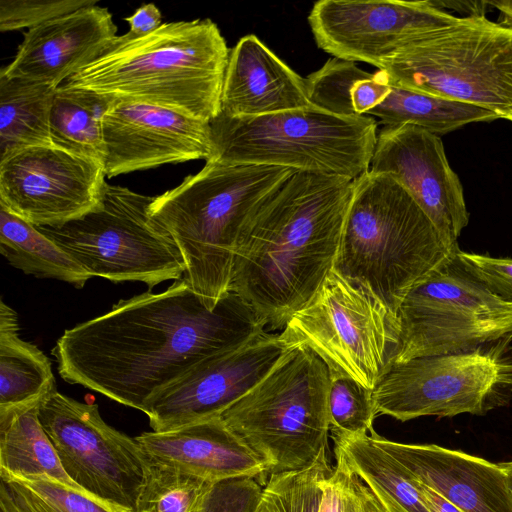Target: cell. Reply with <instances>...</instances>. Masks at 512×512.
Returning a JSON list of instances; mask_svg holds the SVG:
<instances>
[{
    "label": "cell",
    "mask_w": 512,
    "mask_h": 512,
    "mask_svg": "<svg viewBox=\"0 0 512 512\" xmlns=\"http://www.w3.org/2000/svg\"><path fill=\"white\" fill-rule=\"evenodd\" d=\"M39 418L74 483L122 511L135 510L150 465L135 437L107 424L97 404L57 390L40 403Z\"/></svg>",
    "instance_id": "obj_13"
},
{
    "label": "cell",
    "mask_w": 512,
    "mask_h": 512,
    "mask_svg": "<svg viewBox=\"0 0 512 512\" xmlns=\"http://www.w3.org/2000/svg\"><path fill=\"white\" fill-rule=\"evenodd\" d=\"M457 18L438 1L320 0L308 22L317 46L326 53L379 68L412 35Z\"/></svg>",
    "instance_id": "obj_16"
},
{
    "label": "cell",
    "mask_w": 512,
    "mask_h": 512,
    "mask_svg": "<svg viewBox=\"0 0 512 512\" xmlns=\"http://www.w3.org/2000/svg\"><path fill=\"white\" fill-rule=\"evenodd\" d=\"M488 4L499 10V23L512 28V1H488Z\"/></svg>",
    "instance_id": "obj_41"
},
{
    "label": "cell",
    "mask_w": 512,
    "mask_h": 512,
    "mask_svg": "<svg viewBox=\"0 0 512 512\" xmlns=\"http://www.w3.org/2000/svg\"><path fill=\"white\" fill-rule=\"evenodd\" d=\"M56 89L0 75V160L26 147L52 144L50 114Z\"/></svg>",
    "instance_id": "obj_26"
},
{
    "label": "cell",
    "mask_w": 512,
    "mask_h": 512,
    "mask_svg": "<svg viewBox=\"0 0 512 512\" xmlns=\"http://www.w3.org/2000/svg\"><path fill=\"white\" fill-rule=\"evenodd\" d=\"M114 101L115 98L106 95L60 85L50 114L52 144L104 165L103 119Z\"/></svg>",
    "instance_id": "obj_28"
},
{
    "label": "cell",
    "mask_w": 512,
    "mask_h": 512,
    "mask_svg": "<svg viewBox=\"0 0 512 512\" xmlns=\"http://www.w3.org/2000/svg\"><path fill=\"white\" fill-rule=\"evenodd\" d=\"M229 53L210 19L162 23L141 37L117 36L63 84L210 123L221 113Z\"/></svg>",
    "instance_id": "obj_3"
},
{
    "label": "cell",
    "mask_w": 512,
    "mask_h": 512,
    "mask_svg": "<svg viewBox=\"0 0 512 512\" xmlns=\"http://www.w3.org/2000/svg\"><path fill=\"white\" fill-rule=\"evenodd\" d=\"M458 249L402 301L397 312L399 345L391 364L469 352L512 335V304L465 268Z\"/></svg>",
    "instance_id": "obj_11"
},
{
    "label": "cell",
    "mask_w": 512,
    "mask_h": 512,
    "mask_svg": "<svg viewBox=\"0 0 512 512\" xmlns=\"http://www.w3.org/2000/svg\"><path fill=\"white\" fill-rule=\"evenodd\" d=\"M330 372L309 347L289 346L221 418L271 474L302 469L327 449Z\"/></svg>",
    "instance_id": "obj_7"
},
{
    "label": "cell",
    "mask_w": 512,
    "mask_h": 512,
    "mask_svg": "<svg viewBox=\"0 0 512 512\" xmlns=\"http://www.w3.org/2000/svg\"><path fill=\"white\" fill-rule=\"evenodd\" d=\"M40 403L0 410V478L42 475L81 489L64 471L41 424Z\"/></svg>",
    "instance_id": "obj_24"
},
{
    "label": "cell",
    "mask_w": 512,
    "mask_h": 512,
    "mask_svg": "<svg viewBox=\"0 0 512 512\" xmlns=\"http://www.w3.org/2000/svg\"><path fill=\"white\" fill-rule=\"evenodd\" d=\"M388 83V95L367 113L379 118L384 126L412 124L440 136L469 123L500 119L495 113L473 104Z\"/></svg>",
    "instance_id": "obj_29"
},
{
    "label": "cell",
    "mask_w": 512,
    "mask_h": 512,
    "mask_svg": "<svg viewBox=\"0 0 512 512\" xmlns=\"http://www.w3.org/2000/svg\"><path fill=\"white\" fill-rule=\"evenodd\" d=\"M504 471L508 487L512 493V461L498 463Z\"/></svg>",
    "instance_id": "obj_42"
},
{
    "label": "cell",
    "mask_w": 512,
    "mask_h": 512,
    "mask_svg": "<svg viewBox=\"0 0 512 512\" xmlns=\"http://www.w3.org/2000/svg\"><path fill=\"white\" fill-rule=\"evenodd\" d=\"M373 441L422 484L464 512H512V493L498 463L435 444H406L375 432Z\"/></svg>",
    "instance_id": "obj_20"
},
{
    "label": "cell",
    "mask_w": 512,
    "mask_h": 512,
    "mask_svg": "<svg viewBox=\"0 0 512 512\" xmlns=\"http://www.w3.org/2000/svg\"><path fill=\"white\" fill-rule=\"evenodd\" d=\"M288 347L280 334L265 330L201 362L146 402L143 412L152 431H172L221 416L270 372Z\"/></svg>",
    "instance_id": "obj_15"
},
{
    "label": "cell",
    "mask_w": 512,
    "mask_h": 512,
    "mask_svg": "<svg viewBox=\"0 0 512 512\" xmlns=\"http://www.w3.org/2000/svg\"><path fill=\"white\" fill-rule=\"evenodd\" d=\"M376 415H484L512 399V335L463 353L391 364L372 390Z\"/></svg>",
    "instance_id": "obj_10"
},
{
    "label": "cell",
    "mask_w": 512,
    "mask_h": 512,
    "mask_svg": "<svg viewBox=\"0 0 512 512\" xmlns=\"http://www.w3.org/2000/svg\"><path fill=\"white\" fill-rule=\"evenodd\" d=\"M213 152L207 160L256 164L356 180L370 169L377 122L339 116L314 105L258 117L220 113L210 122Z\"/></svg>",
    "instance_id": "obj_8"
},
{
    "label": "cell",
    "mask_w": 512,
    "mask_h": 512,
    "mask_svg": "<svg viewBox=\"0 0 512 512\" xmlns=\"http://www.w3.org/2000/svg\"><path fill=\"white\" fill-rule=\"evenodd\" d=\"M265 330L234 292L210 309L183 278L65 330L52 354L66 382L143 412L151 397L198 364Z\"/></svg>",
    "instance_id": "obj_1"
},
{
    "label": "cell",
    "mask_w": 512,
    "mask_h": 512,
    "mask_svg": "<svg viewBox=\"0 0 512 512\" xmlns=\"http://www.w3.org/2000/svg\"><path fill=\"white\" fill-rule=\"evenodd\" d=\"M104 165L54 144L17 150L0 160V205L34 226H58L96 208Z\"/></svg>",
    "instance_id": "obj_14"
},
{
    "label": "cell",
    "mask_w": 512,
    "mask_h": 512,
    "mask_svg": "<svg viewBox=\"0 0 512 512\" xmlns=\"http://www.w3.org/2000/svg\"><path fill=\"white\" fill-rule=\"evenodd\" d=\"M369 170L396 178L431 220L444 244L451 250L458 248L469 213L463 186L438 135L412 124L384 126L377 135Z\"/></svg>",
    "instance_id": "obj_17"
},
{
    "label": "cell",
    "mask_w": 512,
    "mask_h": 512,
    "mask_svg": "<svg viewBox=\"0 0 512 512\" xmlns=\"http://www.w3.org/2000/svg\"><path fill=\"white\" fill-rule=\"evenodd\" d=\"M457 256L491 293L512 304V258H494L460 249Z\"/></svg>",
    "instance_id": "obj_37"
},
{
    "label": "cell",
    "mask_w": 512,
    "mask_h": 512,
    "mask_svg": "<svg viewBox=\"0 0 512 512\" xmlns=\"http://www.w3.org/2000/svg\"><path fill=\"white\" fill-rule=\"evenodd\" d=\"M378 70L396 86L473 104L512 122V28L485 15L412 35Z\"/></svg>",
    "instance_id": "obj_6"
},
{
    "label": "cell",
    "mask_w": 512,
    "mask_h": 512,
    "mask_svg": "<svg viewBox=\"0 0 512 512\" xmlns=\"http://www.w3.org/2000/svg\"><path fill=\"white\" fill-rule=\"evenodd\" d=\"M0 252L11 266L37 278L82 288L92 276L33 224L0 205Z\"/></svg>",
    "instance_id": "obj_27"
},
{
    "label": "cell",
    "mask_w": 512,
    "mask_h": 512,
    "mask_svg": "<svg viewBox=\"0 0 512 512\" xmlns=\"http://www.w3.org/2000/svg\"><path fill=\"white\" fill-rule=\"evenodd\" d=\"M328 396L329 428L333 437H354L374 432L377 416L372 390L356 380L330 374Z\"/></svg>",
    "instance_id": "obj_32"
},
{
    "label": "cell",
    "mask_w": 512,
    "mask_h": 512,
    "mask_svg": "<svg viewBox=\"0 0 512 512\" xmlns=\"http://www.w3.org/2000/svg\"><path fill=\"white\" fill-rule=\"evenodd\" d=\"M20 485L44 512H125L48 476L3 478Z\"/></svg>",
    "instance_id": "obj_33"
},
{
    "label": "cell",
    "mask_w": 512,
    "mask_h": 512,
    "mask_svg": "<svg viewBox=\"0 0 512 512\" xmlns=\"http://www.w3.org/2000/svg\"><path fill=\"white\" fill-rule=\"evenodd\" d=\"M135 439L150 463L176 467L212 482L249 476L267 478L262 460L222 418L167 432H144Z\"/></svg>",
    "instance_id": "obj_22"
},
{
    "label": "cell",
    "mask_w": 512,
    "mask_h": 512,
    "mask_svg": "<svg viewBox=\"0 0 512 512\" xmlns=\"http://www.w3.org/2000/svg\"><path fill=\"white\" fill-rule=\"evenodd\" d=\"M279 334L288 346L313 350L330 374L350 377L371 390L399 345L397 318L376 297L333 270Z\"/></svg>",
    "instance_id": "obj_12"
},
{
    "label": "cell",
    "mask_w": 512,
    "mask_h": 512,
    "mask_svg": "<svg viewBox=\"0 0 512 512\" xmlns=\"http://www.w3.org/2000/svg\"><path fill=\"white\" fill-rule=\"evenodd\" d=\"M16 313L0 303V410L42 402L56 391L51 362L18 334Z\"/></svg>",
    "instance_id": "obj_23"
},
{
    "label": "cell",
    "mask_w": 512,
    "mask_h": 512,
    "mask_svg": "<svg viewBox=\"0 0 512 512\" xmlns=\"http://www.w3.org/2000/svg\"><path fill=\"white\" fill-rule=\"evenodd\" d=\"M332 470L324 448L302 469L269 475L257 512H318Z\"/></svg>",
    "instance_id": "obj_31"
},
{
    "label": "cell",
    "mask_w": 512,
    "mask_h": 512,
    "mask_svg": "<svg viewBox=\"0 0 512 512\" xmlns=\"http://www.w3.org/2000/svg\"><path fill=\"white\" fill-rule=\"evenodd\" d=\"M417 483L422 499L429 512H464L432 488L422 484L418 480Z\"/></svg>",
    "instance_id": "obj_40"
},
{
    "label": "cell",
    "mask_w": 512,
    "mask_h": 512,
    "mask_svg": "<svg viewBox=\"0 0 512 512\" xmlns=\"http://www.w3.org/2000/svg\"><path fill=\"white\" fill-rule=\"evenodd\" d=\"M354 180L294 171L260 205L238 241L231 292L284 329L332 271Z\"/></svg>",
    "instance_id": "obj_2"
},
{
    "label": "cell",
    "mask_w": 512,
    "mask_h": 512,
    "mask_svg": "<svg viewBox=\"0 0 512 512\" xmlns=\"http://www.w3.org/2000/svg\"><path fill=\"white\" fill-rule=\"evenodd\" d=\"M336 465L326 480L318 512H387L372 490L335 455Z\"/></svg>",
    "instance_id": "obj_34"
},
{
    "label": "cell",
    "mask_w": 512,
    "mask_h": 512,
    "mask_svg": "<svg viewBox=\"0 0 512 512\" xmlns=\"http://www.w3.org/2000/svg\"><path fill=\"white\" fill-rule=\"evenodd\" d=\"M154 197L107 183L100 204L58 226L37 227L92 277L139 281L150 289L186 273L171 234L150 212Z\"/></svg>",
    "instance_id": "obj_9"
},
{
    "label": "cell",
    "mask_w": 512,
    "mask_h": 512,
    "mask_svg": "<svg viewBox=\"0 0 512 512\" xmlns=\"http://www.w3.org/2000/svg\"><path fill=\"white\" fill-rule=\"evenodd\" d=\"M263 486L249 476L216 481L209 490L203 512H257Z\"/></svg>",
    "instance_id": "obj_36"
},
{
    "label": "cell",
    "mask_w": 512,
    "mask_h": 512,
    "mask_svg": "<svg viewBox=\"0 0 512 512\" xmlns=\"http://www.w3.org/2000/svg\"><path fill=\"white\" fill-rule=\"evenodd\" d=\"M213 483L176 467L150 463L133 512H203Z\"/></svg>",
    "instance_id": "obj_30"
},
{
    "label": "cell",
    "mask_w": 512,
    "mask_h": 512,
    "mask_svg": "<svg viewBox=\"0 0 512 512\" xmlns=\"http://www.w3.org/2000/svg\"><path fill=\"white\" fill-rule=\"evenodd\" d=\"M334 453L372 490L387 512H429L417 480L371 435L333 437Z\"/></svg>",
    "instance_id": "obj_25"
},
{
    "label": "cell",
    "mask_w": 512,
    "mask_h": 512,
    "mask_svg": "<svg viewBox=\"0 0 512 512\" xmlns=\"http://www.w3.org/2000/svg\"><path fill=\"white\" fill-rule=\"evenodd\" d=\"M458 248L444 244L396 178L369 170L354 180L332 270L372 294L397 318L409 291Z\"/></svg>",
    "instance_id": "obj_5"
},
{
    "label": "cell",
    "mask_w": 512,
    "mask_h": 512,
    "mask_svg": "<svg viewBox=\"0 0 512 512\" xmlns=\"http://www.w3.org/2000/svg\"><path fill=\"white\" fill-rule=\"evenodd\" d=\"M0 512H44L17 483L0 478Z\"/></svg>",
    "instance_id": "obj_38"
},
{
    "label": "cell",
    "mask_w": 512,
    "mask_h": 512,
    "mask_svg": "<svg viewBox=\"0 0 512 512\" xmlns=\"http://www.w3.org/2000/svg\"><path fill=\"white\" fill-rule=\"evenodd\" d=\"M306 80L257 36L246 35L230 50L221 113L258 117L311 107Z\"/></svg>",
    "instance_id": "obj_21"
},
{
    "label": "cell",
    "mask_w": 512,
    "mask_h": 512,
    "mask_svg": "<svg viewBox=\"0 0 512 512\" xmlns=\"http://www.w3.org/2000/svg\"><path fill=\"white\" fill-rule=\"evenodd\" d=\"M294 171L209 160L154 197L151 215L173 237L186 265L184 279L210 309L231 292L235 253L248 221Z\"/></svg>",
    "instance_id": "obj_4"
},
{
    "label": "cell",
    "mask_w": 512,
    "mask_h": 512,
    "mask_svg": "<svg viewBox=\"0 0 512 512\" xmlns=\"http://www.w3.org/2000/svg\"><path fill=\"white\" fill-rule=\"evenodd\" d=\"M117 36L107 8L85 7L28 29L0 75L58 88L100 56Z\"/></svg>",
    "instance_id": "obj_19"
},
{
    "label": "cell",
    "mask_w": 512,
    "mask_h": 512,
    "mask_svg": "<svg viewBox=\"0 0 512 512\" xmlns=\"http://www.w3.org/2000/svg\"><path fill=\"white\" fill-rule=\"evenodd\" d=\"M161 12L153 3L143 4L132 15L125 18L130 25L128 33L133 37H141L158 29L161 23Z\"/></svg>",
    "instance_id": "obj_39"
},
{
    "label": "cell",
    "mask_w": 512,
    "mask_h": 512,
    "mask_svg": "<svg viewBox=\"0 0 512 512\" xmlns=\"http://www.w3.org/2000/svg\"><path fill=\"white\" fill-rule=\"evenodd\" d=\"M106 177L211 157L209 122L168 108L115 99L103 119Z\"/></svg>",
    "instance_id": "obj_18"
},
{
    "label": "cell",
    "mask_w": 512,
    "mask_h": 512,
    "mask_svg": "<svg viewBox=\"0 0 512 512\" xmlns=\"http://www.w3.org/2000/svg\"><path fill=\"white\" fill-rule=\"evenodd\" d=\"M97 3L95 0H1L0 31L31 29Z\"/></svg>",
    "instance_id": "obj_35"
}]
</instances>
